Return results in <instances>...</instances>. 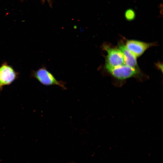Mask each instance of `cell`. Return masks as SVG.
<instances>
[{
    "label": "cell",
    "mask_w": 163,
    "mask_h": 163,
    "mask_svg": "<svg viewBox=\"0 0 163 163\" xmlns=\"http://www.w3.org/2000/svg\"><path fill=\"white\" fill-rule=\"evenodd\" d=\"M31 77L36 78L44 85H56L63 89H66L64 82L62 81L58 80L44 66H42L36 70L32 71Z\"/></svg>",
    "instance_id": "6da1fadb"
},
{
    "label": "cell",
    "mask_w": 163,
    "mask_h": 163,
    "mask_svg": "<svg viewBox=\"0 0 163 163\" xmlns=\"http://www.w3.org/2000/svg\"><path fill=\"white\" fill-rule=\"evenodd\" d=\"M19 73L14 68L6 62L0 66V90L9 85L18 77Z\"/></svg>",
    "instance_id": "7a4b0ae2"
},
{
    "label": "cell",
    "mask_w": 163,
    "mask_h": 163,
    "mask_svg": "<svg viewBox=\"0 0 163 163\" xmlns=\"http://www.w3.org/2000/svg\"><path fill=\"white\" fill-rule=\"evenodd\" d=\"M105 68L113 76L120 80L125 79L135 76L139 73V69L126 64L114 67L105 66Z\"/></svg>",
    "instance_id": "3957f363"
},
{
    "label": "cell",
    "mask_w": 163,
    "mask_h": 163,
    "mask_svg": "<svg viewBox=\"0 0 163 163\" xmlns=\"http://www.w3.org/2000/svg\"><path fill=\"white\" fill-rule=\"evenodd\" d=\"M104 48L107 52L105 66L114 67L125 64L122 52L118 49L111 48L104 46Z\"/></svg>",
    "instance_id": "277c9868"
},
{
    "label": "cell",
    "mask_w": 163,
    "mask_h": 163,
    "mask_svg": "<svg viewBox=\"0 0 163 163\" xmlns=\"http://www.w3.org/2000/svg\"><path fill=\"white\" fill-rule=\"evenodd\" d=\"M154 45V43L131 40L126 41L125 46L137 57L142 55L147 49Z\"/></svg>",
    "instance_id": "5b68a950"
},
{
    "label": "cell",
    "mask_w": 163,
    "mask_h": 163,
    "mask_svg": "<svg viewBox=\"0 0 163 163\" xmlns=\"http://www.w3.org/2000/svg\"><path fill=\"white\" fill-rule=\"evenodd\" d=\"M119 49L122 52L124 55L125 64L131 67L139 69L136 60V57L123 45L119 46Z\"/></svg>",
    "instance_id": "8992f818"
},
{
    "label": "cell",
    "mask_w": 163,
    "mask_h": 163,
    "mask_svg": "<svg viewBox=\"0 0 163 163\" xmlns=\"http://www.w3.org/2000/svg\"><path fill=\"white\" fill-rule=\"evenodd\" d=\"M135 13L134 11L131 9L127 10L125 13V17L128 21H131L134 19L135 17Z\"/></svg>",
    "instance_id": "52a82bcc"
},
{
    "label": "cell",
    "mask_w": 163,
    "mask_h": 163,
    "mask_svg": "<svg viewBox=\"0 0 163 163\" xmlns=\"http://www.w3.org/2000/svg\"></svg>",
    "instance_id": "ba28073f"
}]
</instances>
